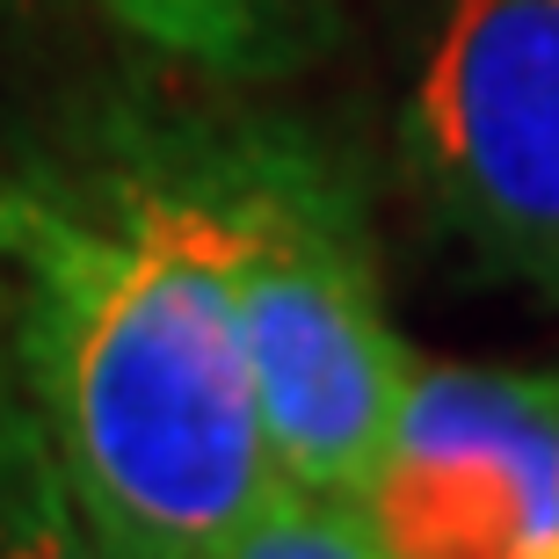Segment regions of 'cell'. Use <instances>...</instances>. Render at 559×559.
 Here are the masks:
<instances>
[{
    "mask_svg": "<svg viewBox=\"0 0 559 559\" xmlns=\"http://www.w3.org/2000/svg\"><path fill=\"white\" fill-rule=\"evenodd\" d=\"M8 334L117 559H218L276 479L204 145L95 182L0 167Z\"/></svg>",
    "mask_w": 559,
    "mask_h": 559,
    "instance_id": "6da1fadb",
    "label": "cell"
},
{
    "mask_svg": "<svg viewBox=\"0 0 559 559\" xmlns=\"http://www.w3.org/2000/svg\"><path fill=\"white\" fill-rule=\"evenodd\" d=\"M400 145L487 270L559 298V0H443Z\"/></svg>",
    "mask_w": 559,
    "mask_h": 559,
    "instance_id": "3957f363",
    "label": "cell"
},
{
    "mask_svg": "<svg viewBox=\"0 0 559 559\" xmlns=\"http://www.w3.org/2000/svg\"><path fill=\"white\" fill-rule=\"evenodd\" d=\"M204 160L270 465L320 495H356L415 371L385 312L371 218L349 175L290 124L233 131Z\"/></svg>",
    "mask_w": 559,
    "mask_h": 559,
    "instance_id": "7a4b0ae2",
    "label": "cell"
},
{
    "mask_svg": "<svg viewBox=\"0 0 559 559\" xmlns=\"http://www.w3.org/2000/svg\"><path fill=\"white\" fill-rule=\"evenodd\" d=\"M356 509L385 559H559V378L415 364Z\"/></svg>",
    "mask_w": 559,
    "mask_h": 559,
    "instance_id": "277c9868",
    "label": "cell"
},
{
    "mask_svg": "<svg viewBox=\"0 0 559 559\" xmlns=\"http://www.w3.org/2000/svg\"><path fill=\"white\" fill-rule=\"evenodd\" d=\"M103 15L175 66L218 81H276L334 29V0H103Z\"/></svg>",
    "mask_w": 559,
    "mask_h": 559,
    "instance_id": "5b68a950",
    "label": "cell"
},
{
    "mask_svg": "<svg viewBox=\"0 0 559 559\" xmlns=\"http://www.w3.org/2000/svg\"><path fill=\"white\" fill-rule=\"evenodd\" d=\"M218 559H385L356 495H320L298 479H270L248 523L218 545Z\"/></svg>",
    "mask_w": 559,
    "mask_h": 559,
    "instance_id": "52a82bcc",
    "label": "cell"
},
{
    "mask_svg": "<svg viewBox=\"0 0 559 559\" xmlns=\"http://www.w3.org/2000/svg\"><path fill=\"white\" fill-rule=\"evenodd\" d=\"M0 559H117L29 400L8 334V284H0Z\"/></svg>",
    "mask_w": 559,
    "mask_h": 559,
    "instance_id": "8992f818",
    "label": "cell"
}]
</instances>
